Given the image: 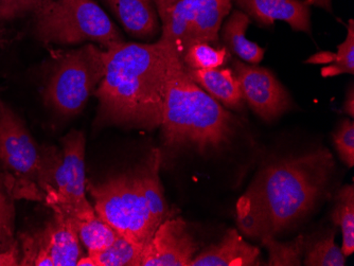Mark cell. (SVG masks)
<instances>
[{
	"instance_id": "cell-1",
	"label": "cell",
	"mask_w": 354,
	"mask_h": 266,
	"mask_svg": "<svg viewBox=\"0 0 354 266\" xmlns=\"http://www.w3.org/2000/svg\"><path fill=\"white\" fill-rule=\"evenodd\" d=\"M333 170L327 149L266 167L236 202L239 228L248 237L262 239L296 225L322 200Z\"/></svg>"
},
{
	"instance_id": "cell-2",
	"label": "cell",
	"mask_w": 354,
	"mask_h": 266,
	"mask_svg": "<svg viewBox=\"0 0 354 266\" xmlns=\"http://www.w3.org/2000/svg\"><path fill=\"white\" fill-rule=\"evenodd\" d=\"M174 47L122 43L105 50V71L95 91L98 122L152 131L160 128Z\"/></svg>"
},
{
	"instance_id": "cell-3",
	"label": "cell",
	"mask_w": 354,
	"mask_h": 266,
	"mask_svg": "<svg viewBox=\"0 0 354 266\" xmlns=\"http://www.w3.org/2000/svg\"><path fill=\"white\" fill-rule=\"evenodd\" d=\"M160 128L167 146L206 153L220 150L232 142L236 120L191 79L180 55H175L169 71Z\"/></svg>"
},
{
	"instance_id": "cell-4",
	"label": "cell",
	"mask_w": 354,
	"mask_h": 266,
	"mask_svg": "<svg viewBox=\"0 0 354 266\" xmlns=\"http://www.w3.org/2000/svg\"><path fill=\"white\" fill-rule=\"evenodd\" d=\"M35 29L45 43L95 41L106 50L124 41L115 23L93 0H53L35 11Z\"/></svg>"
},
{
	"instance_id": "cell-5",
	"label": "cell",
	"mask_w": 354,
	"mask_h": 266,
	"mask_svg": "<svg viewBox=\"0 0 354 266\" xmlns=\"http://www.w3.org/2000/svg\"><path fill=\"white\" fill-rule=\"evenodd\" d=\"M86 189L95 213L120 236L145 248L160 224L149 209L136 171L111 176L98 184L87 182Z\"/></svg>"
},
{
	"instance_id": "cell-6",
	"label": "cell",
	"mask_w": 354,
	"mask_h": 266,
	"mask_svg": "<svg viewBox=\"0 0 354 266\" xmlns=\"http://www.w3.org/2000/svg\"><path fill=\"white\" fill-rule=\"evenodd\" d=\"M105 50L93 44L68 51L59 57L45 89V101L63 116L82 112L102 81Z\"/></svg>"
},
{
	"instance_id": "cell-7",
	"label": "cell",
	"mask_w": 354,
	"mask_h": 266,
	"mask_svg": "<svg viewBox=\"0 0 354 266\" xmlns=\"http://www.w3.org/2000/svg\"><path fill=\"white\" fill-rule=\"evenodd\" d=\"M85 136L73 131L62 139V152L46 158L47 184L45 200L49 206H57L75 222L95 213L86 196L85 172Z\"/></svg>"
},
{
	"instance_id": "cell-8",
	"label": "cell",
	"mask_w": 354,
	"mask_h": 266,
	"mask_svg": "<svg viewBox=\"0 0 354 266\" xmlns=\"http://www.w3.org/2000/svg\"><path fill=\"white\" fill-rule=\"evenodd\" d=\"M0 162L23 198H45L46 158L24 121L0 99Z\"/></svg>"
},
{
	"instance_id": "cell-9",
	"label": "cell",
	"mask_w": 354,
	"mask_h": 266,
	"mask_svg": "<svg viewBox=\"0 0 354 266\" xmlns=\"http://www.w3.org/2000/svg\"><path fill=\"white\" fill-rule=\"evenodd\" d=\"M43 229L21 236L19 265L77 266L83 257L75 220L57 206Z\"/></svg>"
},
{
	"instance_id": "cell-10",
	"label": "cell",
	"mask_w": 354,
	"mask_h": 266,
	"mask_svg": "<svg viewBox=\"0 0 354 266\" xmlns=\"http://www.w3.org/2000/svg\"><path fill=\"white\" fill-rule=\"evenodd\" d=\"M234 73L244 100L263 120L272 121L291 108L288 91L268 69L234 61Z\"/></svg>"
},
{
	"instance_id": "cell-11",
	"label": "cell",
	"mask_w": 354,
	"mask_h": 266,
	"mask_svg": "<svg viewBox=\"0 0 354 266\" xmlns=\"http://www.w3.org/2000/svg\"><path fill=\"white\" fill-rule=\"evenodd\" d=\"M198 245L182 218H167L145 246L140 266H190Z\"/></svg>"
},
{
	"instance_id": "cell-12",
	"label": "cell",
	"mask_w": 354,
	"mask_h": 266,
	"mask_svg": "<svg viewBox=\"0 0 354 266\" xmlns=\"http://www.w3.org/2000/svg\"><path fill=\"white\" fill-rule=\"evenodd\" d=\"M236 3L262 25L282 21L295 31L309 33L311 30L309 6L300 0H236Z\"/></svg>"
},
{
	"instance_id": "cell-13",
	"label": "cell",
	"mask_w": 354,
	"mask_h": 266,
	"mask_svg": "<svg viewBox=\"0 0 354 266\" xmlns=\"http://www.w3.org/2000/svg\"><path fill=\"white\" fill-rule=\"evenodd\" d=\"M260 250L244 241L236 229L227 230L218 244L194 257L190 266L259 265Z\"/></svg>"
},
{
	"instance_id": "cell-14",
	"label": "cell",
	"mask_w": 354,
	"mask_h": 266,
	"mask_svg": "<svg viewBox=\"0 0 354 266\" xmlns=\"http://www.w3.org/2000/svg\"><path fill=\"white\" fill-rule=\"evenodd\" d=\"M205 1L206 0H177L160 19V39L172 45L180 59L188 49L191 28Z\"/></svg>"
},
{
	"instance_id": "cell-15",
	"label": "cell",
	"mask_w": 354,
	"mask_h": 266,
	"mask_svg": "<svg viewBox=\"0 0 354 266\" xmlns=\"http://www.w3.org/2000/svg\"><path fill=\"white\" fill-rule=\"evenodd\" d=\"M127 32L139 39L155 37L158 13L152 0H105Z\"/></svg>"
},
{
	"instance_id": "cell-16",
	"label": "cell",
	"mask_w": 354,
	"mask_h": 266,
	"mask_svg": "<svg viewBox=\"0 0 354 266\" xmlns=\"http://www.w3.org/2000/svg\"><path fill=\"white\" fill-rule=\"evenodd\" d=\"M187 71L198 86L225 106L238 108L242 105L243 96L232 69L220 67L207 70H193L187 68Z\"/></svg>"
},
{
	"instance_id": "cell-17",
	"label": "cell",
	"mask_w": 354,
	"mask_h": 266,
	"mask_svg": "<svg viewBox=\"0 0 354 266\" xmlns=\"http://www.w3.org/2000/svg\"><path fill=\"white\" fill-rule=\"evenodd\" d=\"M162 164V153L155 149L149 155L146 162L137 169L139 182L142 190L148 207L155 220L162 224L169 216V208L165 198L159 170Z\"/></svg>"
},
{
	"instance_id": "cell-18",
	"label": "cell",
	"mask_w": 354,
	"mask_h": 266,
	"mask_svg": "<svg viewBox=\"0 0 354 266\" xmlns=\"http://www.w3.org/2000/svg\"><path fill=\"white\" fill-rule=\"evenodd\" d=\"M23 198L19 184L7 171L0 170V253L19 247L15 238L14 202Z\"/></svg>"
},
{
	"instance_id": "cell-19",
	"label": "cell",
	"mask_w": 354,
	"mask_h": 266,
	"mask_svg": "<svg viewBox=\"0 0 354 266\" xmlns=\"http://www.w3.org/2000/svg\"><path fill=\"white\" fill-rule=\"evenodd\" d=\"M232 0H206L196 15L189 35V47L193 44L218 43V31L232 9Z\"/></svg>"
},
{
	"instance_id": "cell-20",
	"label": "cell",
	"mask_w": 354,
	"mask_h": 266,
	"mask_svg": "<svg viewBox=\"0 0 354 266\" xmlns=\"http://www.w3.org/2000/svg\"><path fill=\"white\" fill-rule=\"evenodd\" d=\"M250 23V17L244 12L234 11L223 28V39L232 53H236L241 59L256 65L263 59L264 49L246 37Z\"/></svg>"
},
{
	"instance_id": "cell-21",
	"label": "cell",
	"mask_w": 354,
	"mask_h": 266,
	"mask_svg": "<svg viewBox=\"0 0 354 266\" xmlns=\"http://www.w3.org/2000/svg\"><path fill=\"white\" fill-rule=\"evenodd\" d=\"M347 37L345 41L337 47V53H322L310 57L306 63L320 64L330 63L329 66L322 69L324 77H335L343 73H354V21L350 19L348 26Z\"/></svg>"
},
{
	"instance_id": "cell-22",
	"label": "cell",
	"mask_w": 354,
	"mask_h": 266,
	"mask_svg": "<svg viewBox=\"0 0 354 266\" xmlns=\"http://www.w3.org/2000/svg\"><path fill=\"white\" fill-rule=\"evenodd\" d=\"M143 247L119 234L114 243L104 249L87 253L95 266H140Z\"/></svg>"
},
{
	"instance_id": "cell-23",
	"label": "cell",
	"mask_w": 354,
	"mask_h": 266,
	"mask_svg": "<svg viewBox=\"0 0 354 266\" xmlns=\"http://www.w3.org/2000/svg\"><path fill=\"white\" fill-rule=\"evenodd\" d=\"M332 221L339 226L343 234L342 251L346 258L354 253V189L352 184L342 188L336 196Z\"/></svg>"
},
{
	"instance_id": "cell-24",
	"label": "cell",
	"mask_w": 354,
	"mask_h": 266,
	"mask_svg": "<svg viewBox=\"0 0 354 266\" xmlns=\"http://www.w3.org/2000/svg\"><path fill=\"white\" fill-rule=\"evenodd\" d=\"M80 241L86 247L87 253L104 249L114 243L119 234L111 225L95 213L75 222Z\"/></svg>"
},
{
	"instance_id": "cell-25",
	"label": "cell",
	"mask_w": 354,
	"mask_h": 266,
	"mask_svg": "<svg viewBox=\"0 0 354 266\" xmlns=\"http://www.w3.org/2000/svg\"><path fill=\"white\" fill-rule=\"evenodd\" d=\"M226 48H214L206 43L193 44L187 49L182 61L185 66L193 70L220 68L227 61Z\"/></svg>"
},
{
	"instance_id": "cell-26",
	"label": "cell",
	"mask_w": 354,
	"mask_h": 266,
	"mask_svg": "<svg viewBox=\"0 0 354 266\" xmlns=\"http://www.w3.org/2000/svg\"><path fill=\"white\" fill-rule=\"evenodd\" d=\"M334 231L328 237L318 240L306 254L304 265L308 266H344L346 257L342 251V247L336 245Z\"/></svg>"
},
{
	"instance_id": "cell-27",
	"label": "cell",
	"mask_w": 354,
	"mask_h": 266,
	"mask_svg": "<svg viewBox=\"0 0 354 266\" xmlns=\"http://www.w3.org/2000/svg\"><path fill=\"white\" fill-rule=\"evenodd\" d=\"M262 244L270 251L268 265H300L304 249V239L297 238L290 243H279L274 237L262 238Z\"/></svg>"
},
{
	"instance_id": "cell-28",
	"label": "cell",
	"mask_w": 354,
	"mask_h": 266,
	"mask_svg": "<svg viewBox=\"0 0 354 266\" xmlns=\"http://www.w3.org/2000/svg\"><path fill=\"white\" fill-rule=\"evenodd\" d=\"M333 144L346 166L354 164V123L344 120L333 134Z\"/></svg>"
},
{
	"instance_id": "cell-29",
	"label": "cell",
	"mask_w": 354,
	"mask_h": 266,
	"mask_svg": "<svg viewBox=\"0 0 354 266\" xmlns=\"http://www.w3.org/2000/svg\"><path fill=\"white\" fill-rule=\"evenodd\" d=\"M53 0H0V19H13L30 11H37Z\"/></svg>"
},
{
	"instance_id": "cell-30",
	"label": "cell",
	"mask_w": 354,
	"mask_h": 266,
	"mask_svg": "<svg viewBox=\"0 0 354 266\" xmlns=\"http://www.w3.org/2000/svg\"><path fill=\"white\" fill-rule=\"evenodd\" d=\"M19 247L0 253V266L19 265Z\"/></svg>"
},
{
	"instance_id": "cell-31",
	"label": "cell",
	"mask_w": 354,
	"mask_h": 266,
	"mask_svg": "<svg viewBox=\"0 0 354 266\" xmlns=\"http://www.w3.org/2000/svg\"><path fill=\"white\" fill-rule=\"evenodd\" d=\"M177 0H154V5L156 7L157 13L158 17L162 19L165 13L176 3Z\"/></svg>"
},
{
	"instance_id": "cell-32",
	"label": "cell",
	"mask_w": 354,
	"mask_h": 266,
	"mask_svg": "<svg viewBox=\"0 0 354 266\" xmlns=\"http://www.w3.org/2000/svg\"><path fill=\"white\" fill-rule=\"evenodd\" d=\"M350 100H346L345 102V107H344V109H345V112L347 113V114H349L350 116L353 117L354 115V98H353V89H351V93H349Z\"/></svg>"
}]
</instances>
